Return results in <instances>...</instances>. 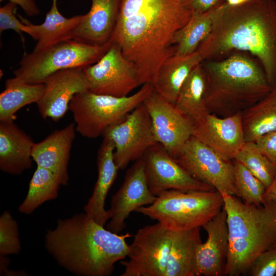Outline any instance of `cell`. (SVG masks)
<instances>
[{
	"instance_id": "obj_1",
	"label": "cell",
	"mask_w": 276,
	"mask_h": 276,
	"mask_svg": "<svg viewBox=\"0 0 276 276\" xmlns=\"http://www.w3.org/2000/svg\"><path fill=\"white\" fill-rule=\"evenodd\" d=\"M193 12L192 0H120L110 41L133 66L141 85L151 84L175 54L174 37Z\"/></svg>"
},
{
	"instance_id": "obj_2",
	"label": "cell",
	"mask_w": 276,
	"mask_h": 276,
	"mask_svg": "<svg viewBox=\"0 0 276 276\" xmlns=\"http://www.w3.org/2000/svg\"><path fill=\"white\" fill-rule=\"evenodd\" d=\"M209 12L212 31L196 50L203 60L221 59L236 51L249 53L276 88V2L248 0L235 6L224 2Z\"/></svg>"
},
{
	"instance_id": "obj_3",
	"label": "cell",
	"mask_w": 276,
	"mask_h": 276,
	"mask_svg": "<svg viewBox=\"0 0 276 276\" xmlns=\"http://www.w3.org/2000/svg\"><path fill=\"white\" fill-rule=\"evenodd\" d=\"M129 233L119 235L85 212L59 219L45 235V247L61 267L79 276H108L129 251Z\"/></svg>"
},
{
	"instance_id": "obj_4",
	"label": "cell",
	"mask_w": 276,
	"mask_h": 276,
	"mask_svg": "<svg viewBox=\"0 0 276 276\" xmlns=\"http://www.w3.org/2000/svg\"><path fill=\"white\" fill-rule=\"evenodd\" d=\"M209 113L226 117L242 112L272 89L261 64L244 52L201 62Z\"/></svg>"
},
{
	"instance_id": "obj_5",
	"label": "cell",
	"mask_w": 276,
	"mask_h": 276,
	"mask_svg": "<svg viewBox=\"0 0 276 276\" xmlns=\"http://www.w3.org/2000/svg\"><path fill=\"white\" fill-rule=\"evenodd\" d=\"M221 194L229 236L224 275H246L260 255L276 246V202L257 205Z\"/></svg>"
},
{
	"instance_id": "obj_6",
	"label": "cell",
	"mask_w": 276,
	"mask_h": 276,
	"mask_svg": "<svg viewBox=\"0 0 276 276\" xmlns=\"http://www.w3.org/2000/svg\"><path fill=\"white\" fill-rule=\"evenodd\" d=\"M154 202L135 212L156 220L166 229L181 231L202 227L223 207L218 191L168 190L157 196Z\"/></svg>"
},
{
	"instance_id": "obj_7",
	"label": "cell",
	"mask_w": 276,
	"mask_h": 276,
	"mask_svg": "<svg viewBox=\"0 0 276 276\" xmlns=\"http://www.w3.org/2000/svg\"><path fill=\"white\" fill-rule=\"evenodd\" d=\"M111 44L110 41L95 45L74 39L62 41L39 51L25 53L13 73L28 84L44 83L49 77L58 71L83 68L95 63Z\"/></svg>"
},
{
	"instance_id": "obj_8",
	"label": "cell",
	"mask_w": 276,
	"mask_h": 276,
	"mask_svg": "<svg viewBox=\"0 0 276 276\" xmlns=\"http://www.w3.org/2000/svg\"><path fill=\"white\" fill-rule=\"evenodd\" d=\"M152 90V85L147 83L135 93L124 97L89 91L76 94L70 102L69 110L73 113L76 131L88 139L102 135L109 127L121 122L143 103Z\"/></svg>"
},
{
	"instance_id": "obj_9",
	"label": "cell",
	"mask_w": 276,
	"mask_h": 276,
	"mask_svg": "<svg viewBox=\"0 0 276 276\" xmlns=\"http://www.w3.org/2000/svg\"><path fill=\"white\" fill-rule=\"evenodd\" d=\"M172 231L159 222L140 228L129 245L121 276H165Z\"/></svg>"
},
{
	"instance_id": "obj_10",
	"label": "cell",
	"mask_w": 276,
	"mask_h": 276,
	"mask_svg": "<svg viewBox=\"0 0 276 276\" xmlns=\"http://www.w3.org/2000/svg\"><path fill=\"white\" fill-rule=\"evenodd\" d=\"M102 136L114 145V159L119 169L142 158L145 152L158 142L150 116L142 103L121 122L109 127Z\"/></svg>"
},
{
	"instance_id": "obj_11",
	"label": "cell",
	"mask_w": 276,
	"mask_h": 276,
	"mask_svg": "<svg viewBox=\"0 0 276 276\" xmlns=\"http://www.w3.org/2000/svg\"><path fill=\"white\" fill-rule=\"evenodd\" d=\"M173 158L196 179L238 197L233 161L223 159L193 136Z\"/></svg>"
},
{
	"instance_id": "obj_12",
	"label": "cell",
	"mask_w": 276,
	"mask_h": 276,
	"mask_svg": "<svg viewBox=\"0 0 276 276\" xmlns=\"http://www.w3.org/2000/svg\"><path fill=\"white\" fill-rule=\"evenodd\" d=\"M90 92L124 97L141 85L136 71L120 48L111 44L95 64L83 68Z\"/></svg>"
},
{
	"instance_id": "obj_13",
	"label": "cell",
	"mask_w": 276,
	"mask_h": 276,
	"mask_svg": "<svg viewBox=\"0 0 276 276\" xmlns=\"http://www.w3.org/2000/svg\"><path fill=\"white\" fill-rule=\"evenodd\" d=\"M148 186L157 196L168 190L213 191L215 189L188 173L159 143L149 148L142 157Z\"/></svg>"
},
{
	"instance_id": "obj_14",
	"label": "cell",
	"mask_w": 276,
	"mask_h": 276,
	"mask_svg": "<svg viewBox=\"0 0 276 276\" xmlns=\"http://www.w3.org/2000/svg\"><path fill=\"white\" fill-rule=\"evenodd\" d=\"M158 143L174 157L192 136L193 122L175 106L153 90L144 101Z\"/></svg>"
},
{
	"instance_id": "obj_15",
	"label": "cell",
	"mask_w": 276,
	"mask_h": 276,
	"mask_svg": "<svg viewBox=\"0 0 276 276\" xmlns=\"http://www.w3.org/2000/svg\"><path fill=\"white\" fill-rule=\"evenodd\" d=\"M192 136L227 160H233L246 143L242 112L226 117L208 113L193 124Z\"/></svg>"
},
{
	"instance_id": "obj_16",
	"label": "cell",
	"mask_w": 276,
	"mask_h": 276,
	"mask_svg": "<svg viewBox=\"0 0 276 276\" xmlns=\"http://www.w3.org/2000/svg\"><path fill=\"white\" fill-rule=\"evenodd\" d=\"M156 197L149 189L142 158L135 161L127 170L121 187L112 196L107 228L115 233L121 232L132 212L153 203Z\"/></svg>"
},
{
	"instance_id": "obj_17",
	"label": "cell",
	"mask_w": 276,
	"mask_h": 276,
	"mask_svg": "<svg viewBox=\"0 0 276 276\" xmlns=\"http://www.w3.org/2000/svg\"><path fill=\"white\" fill-rule=\"evenodd\" d=\"M44 83V91L36 103L37 106L43 119L50 118L56 122L69 110L70 102L76 94L89 90L82 68L58 71L49 77Z\"/></svg>"
},
{
	"instance_id": "obj_18",
	"label": "cell",
	"mask_w": 276,
	"mask_h": 276,
	"mask_svg": "<svg viewBox=\"0 0 276 276\" xmlns=\"http://www.w3.org/2000/svg\"><path fill=\"white\" fill-rule=\"evenodd\" d=\"M226 212L223 207L202 227L206 240L198 245L195 256V276L224 275L229 251Z\"/></svg>"
},
{
	"instance_id": "obj_19",
	"label": "cell",
	"mask_w": 276,
	"mask_h": 276,
	"mask_svg": "<svg viewBox=\"0 0 276 276\" xmlns=\"http://www.w3.org/2000/svg\"><path fill=\"white\" fill-rule=\"evenodd\" d=\"M76 131L75 123H71L35 143L33 147V160L38 166L53 172L61 186L67 185L69 179L68 165Z\"/></svg>"
},
{
	"instance_id": "obj_20",
	"label": "cell",
	"mask_w": 276,
	"mask_h": 276,
	"mask_svg": "<svg viewBox=\"0 0 276 276\" xmlns=\"http://www.w3.org/2000/svg\"><path fill=\"white\" fill-rule=\"evenodd\" d=\"M114 150L112 141L103 137L98 152L97 179L92 195L83 209L88 216L103 226L109 220L108 210L105 208L106 198L119 169L114 162Z\"/></svg>"
},
{
	"instance_id": "obj_21",
	"label": "cell",
	"mask_w": 276,
	"mask_h": 276,
	"mask_svg": "<svg viewBox=\"0 0 276 276\" xmlns=\"http://www.w3.org/2000/svg\"><path fill=\"white\" fill-rule=\"evenodd\" d=\"M34 142L14 121H0V169L19 175L32 166Z\"/></svg>"
},
{
	"instance_id": "obj_22",
	"label": "cell",
	"mask_w": 276,
	"mask_h": 276,
	"mask_svg": "<svg viewBox=\"0 0 276 276\" xmlns=\"http://www.w3.org/2000/svg\"><path fill=\"white\" fill-rule=\"evenodd\" d=\"M84 19L74 31L72 39L95 45L110 41L116 25L120 0H91Z\"/></svg>"
},
{
	"instance_id": "obj_23",
	"label": "cell",
	"mask_w": 276,
	"mask_h": 276,
	"mask_svg": "<svg viewBox=\"0 0 276 276\" xmlns=\"http://www.w3.org/2000/svg\"><path fill=\"white\" fill-rule=\"evenodd\" d=\"M18 16L25 24L22 32L37 41L33 50L36 52L59 42L72 39L74 31L84 19L85 14L65 17L58 9L57 0H52L51 9L41 24L34 25L21 15H18Z\"/></svg>"
},
{
	"instance_id": "obj_24",
	"label": "cell",
	"mask_w": 276,
	"mask_h": 276,
	"mask_svg": "<svg viewBox=\"0 0 276 276\" xmlns=\"http://www.w3.org/2000/svg\"><path fill=\"white\" fill-rule=\"evenodd\" d=\"M202 61L197 51L190 54L170 56L163 63L151 84L153 91L175 104L184 81L193 69Z\"/></svg>"
},
{
	"instance_id": "obj_25",
	"label": "cell",
	"mask_w": 276,
	"mask_h": 276,
	"mask_svg": "<svg viewBox=\"0 0 276 276\" xmlns=\"http://www.w3.org/2000/svg\"><path fill=\"white\" fill-rule=\"evenodd\" d=\"M201 242L200 227L173 232L165 276H195V261Z\"/></svg>"
},
{
	"instance_id": "obj_26",
	"label": "cell",
	"mask_w": 276,
	"mask_h": 276,
	"mask_svg": "<svg viewBox=\"0 0 276 276\" xmlns=\"http://www.w3.org/2000/svg\"><path fill=\"white\" fill-rule=\"evenodd\" d=\"M44 89V83L28 84L15 76L7 79L0 94V121H14L16 113L27 105L36 103Z\"/></svg>"
},
{
	"instance_id": "obj_27",
	"label": "cell",
	"mask_w": 276,
	"mask_h": 276,
	"mask_svg": "<svg viewBox=\"0 0 276 276\" xmlns=\"http://www.w3.org/2000/svg\"><path fill=\"white\" fill-rule=\"evenodd\" d=\"M246 142H255L261 136L276 131V88L242 112Z\"/></svg>"
},
{
	"instance_id": "obj_28",
	"label": "cell",
	"mask_w": 276,
	"mask_h": 276,
	"mask_svg": "<svg viewBox=\"0 0 276 276\" xmlns=\"http://www.w3.org/2000/svg\"><path fill=\"white\" fill-rule=\"evenodd\" d=\"M205 90V78L200 63L193 69L184 81L175 103L193 124L209 113L204 99Z\"/></svg>"
},
{
	"instance_id": "obj_29",
	"label": "cell",
	"mask_w": 276,
	"mask_h": 276,
	"mask_svg": "<svg viewBox=\"0 0 276 276\" xmlns=\"http://www.w3.org/2000/svg\"><path fill=\"white\" fill-rule=\"evenodd\" d=\"M60 186L53 172L37 166L30 180L27 194L19 206L18 211L25 214L32 213L42 203L56 198Z\"/></svg>"
},
{
	"instance_id": "obj_30",
	"label": "cell",
	"mask_w": 276,
	"mask_h": 276,
	"mask_svg": "<svg viewBox=\"0 0 276 276\" xmlns=\"http://www.w3.org/2000/svg\"><path fill=\"white\" fill-rule=\"evenodd\" d=\"M213 22L210 13L194 11L188 23L175 35V55H185L195 52L210 35Z\"/></svg>"
},
{
	"instance_id": "obj_31",
	"label": "cell",
	"mask_w": 276,
	"mask_h": 276,
	"mask_svg": "<svg viewBox=\"0 0 276 276\" xmlns=\"http://www.w3.org/2000/svg\"><path fill=\"white\" fill-rule=\"evenodd\" d=\"M234 159L242 163L266 189L271 184L276 171V164L264 155L255 142H246Z\"/></svg>"
},
{
	"instance_id": "obj_32",
	"label": "cell",
	"mask_w": 276,
	"mask_h": 276,
	"mask_svg": "<svg viewBox=\"0 0 276 276\" xmlns=\"http://www.w3.org/2000/svg\"><path fill=\"white\" fill-rule=\"evenodd\" d=\"M234 178L238 197L248 203L263 204V196L266 188L242 163L233 160Z\"/></svg>"
},
{
	"instance_id": "obj_33",
	"label": "cell",
	"mask_w": 276,
	"mask_h": 276,
	"mask_svg": "<svg viewBox=\"0 0 276 276\" xmlns=\"http://www.w3.org/2000/svg\"><path fill=\"white\" fill-rule=\"evenodd\" d=\"M20 250L17 223L5 211L0 216V256L18 254Z\"/></svg>"
},
{
	"instance_id": "obj_34",
	"label": "cell",
	"mask_w": 276,
	"mask_h": 276,
	"mask_svg": "<svg viewBox=\"0 0 276 276\" xmlns=\"http://www.w3.org/2000/svg\"><path fill=\"white\" fill-rule=\"evenodd\" d=\"M248 274L252 276H273L276 274V246L260 255Z\"/></svg>"
},
{
	"instance_id": "obj_35",
	"label": "cell",
	"mask_w": 276,
	"mask_h": 276,
	"mask_svg": "<svg viewBox=\"0 0 276 276\" xmlns=\"http://www.w3.org/2000/svg\"><path fill=\"white\" fill-rule=\"evenodd\" d=\"M17 5L9 2L0 8V32L5 30H13L21 36L24 42V38L22 35L24 23L16 16Z\"/></svg>"
},
{
	"instance_id": "obj_36",
	"label": "cell",
	"mask_w": 276,
	"mask_h": 276,
	"mask_svg": "<svg viewBox=\"0 0 276 276\" xmlns=\"http://www.w3.org/2000/svg\"><path fill=\"white\" fill-rule=\"evenodd\" d=\"M259 150L276 164V131L267 133L255 142Z\"/></svg>"
},
{
	"instance_id": "obj_37",
	"label": "cell",
	"mask_w": 276,
	"mask_h": 276,
	"mask_svg": "<svg viewBox=\"0 0 276 276\" xmlns=\"http://www.w3.org/2000/svg\"><path fill=\"white\" fill-rule=\"evenodd\" d=\"M225 2V0H192L194 11L207 12L217 6Z\"/></svg>"
},
{
	"instance_id": "obj_38",
	"label": "cell",
	"mask_w": 276,
	"mask_h": 276,
	"mask_svg": "<svg viewBox=\"0 0 276 276\" xmlns=\"http://www.w3.org/2000/svg\"><path fill=\"white\" fill-rule=\"evenodd\" d=\"M3 1H8L18 5L30 16L38 15L40 12L35 0H0L1 2Z\"/></svg>"
},
{
	"instance_id": "obj_39",
	"label": "cell",
	"mask_w": 276,
	"mask_h": 276,
	"mask_svg": "<svg viewBox=\"0 0 276 276\" xmlns=\"http://www.w3.org/2000/svg\"><path fill=\"white\" fill-rule=\"evenodd\" d=\"M271 201L276 202V171L271 184L263 196V204Z\"/></svg>"
},
{
	"instance_id": "obj_40",
	"label": "cell",
	"mask_w": 276,
	"mask_h": 276,
	"mask_svg": "<svg viewBox=\"0 0 276 276\" xmlns=\"http://www.w3.org/2000/svg\"><path fill=\"white\" fill-rule=\"evenodd\" d=\"M6 256H0L1 257V275L6 274L8 270V267L9 264V260Z\"/></svg>"
},
{
	"instance_id": "obj_41",
	"label": "cell",
	"mask_w": 276,
	"mask_h": 276,
	"mask_svg": "<svg viewBox=\"0 0 276 276\" xmlns=\"http://www.w3.org/2000/svg\"><path fill=\"white\" fill-rule=\"evenodd\" d=\"M248 0H225V2L229 5L235 6L242 4Z\"/></svg>"
}]
</instances>
